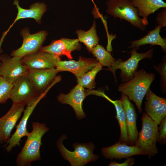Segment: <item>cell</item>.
<instances>
[{"label":"cell","instance_id":"cell-1","mask_svg":"<svg viewBox=\"0 0 166 166\" xmlns=\"http://www.w3.org/2000/svg\"><path fill=\"white\" fill-rule=\"evenodd\" d=\"M32 130L27 136V139L16 159L18 166H30L34 161L41 159L40 148L42 139L49 130L45 123L33 122Z\"/></svg>","mask_w":166,"mask_h":166},{"label":"cell","instance_id":"cell-2","mask_svg":"<svg viewBox=\"0 0 166 166\" xmlns=\"http://www.w3.org/2000/svg\"><path fill=\"white\" fill-rule=\"evenodd\" d=\"M155 78L154 73H148L144 69L139 70L135 72L130 80L121 83L118 90L135 102L138 112L141 113L143 99Z\"/></svg>","mask_w":166,"mask_h":166},{"label":"cell","instance_id":"cell-3","mask_svg":"<svg viewBox=\"0 0 166 166\" xmlns=\"http://www.w3.org/2000/svg\"><path fill=\"white\" fill-rule=\"evenodd\" d=\"M67 137L63 134L57 141L56 145L61 155L65 160L69 162L71 166H83L91 162H95L99 158V156L93 153L95 148L92 142L74 143L73 151L68 150L64 145V140Z\"/></svg>","mask_w":166,"mask_h":166},{"label":"cell","instance_id":"cell-4","mask_svg":"<svg viewBox=\"0 0 166 166\" xmlns=\"http://www.w3.org/2000/svg\"><path fill=\"white\" fill-rule=\"evenodd\" d=\"M106 5V13L114 18L125 20L142 31L145 30L148 21L140 18L132 0H108Z\"/></svg>","mask_w":166,"mask_h":166},{"label":"cell","instance_id":"cell-5","mask_svg":"<svg viewBox=\"0 0 166 166\" xmlns=\"http://www.w3.org/2000/svg\"><path fill=\"white\" fill-rule=\"evenodd\" d=\"M142 128L135 145L145 152L150 159L158 153L156 146L158 124L145 112L141 118Z\"/></svg>","mask_w":166,"mask_h":166},{"label":"cell","instance_id":"cell-6","mask_svg":"<svg viewBox=\"0 0 166 166\" xmlns=\"http://www.w3.org/2000/svg\"><path fill=\"white\" fill-rule=\"evenodd\" d=\"M13 85L10 98L13 103L22 104L27 106L33 105L39 99L45 97L51 87H49L40 95L26 76L19 78Z\"/></svg>","mask_w":166,"mask_h":166},{"label":"cell","instance_id":"cell-7","mask_svg":"<svg viewBox=\"0 0 166 166\" xmlns=\"http://www.w3.org/2000/svg\"><path fill=\"white\" fill-rule=\"evenodd\" d=\"M154 48L151 49L144 53H139L135 49H132L130 52L131 54L130 57L127 60L124 61L122 59H118L116 60L112 66L105 69L111 72L114 75L116 82V71L117 69L121 70L120 77L121 81L127 82L133 77L137 71L139 62L141 60L148 58L151 59L153 56Z\"/></svg>","mask_w":166,"mask_h":166},{"label":"cell","instance_id":"cell-8","mask_svg":"<svg viewBox=\"0 0 166 166\" xmlns=\"http://www.w3.org/2000/svg\"><path fill=\"white\" fill-rule=\"evenodd\" d=\"M22 57L6 54L0 55V76L9 83L13 84L19 78L26 76L28 69L22 63Z\"/></svg>","mask_w":166,"mask_h":166},{"label":"cell","instance_id":"cell-9","mask_svg":"<svg viewBox=\"0 0 166 166\" xmlns=\"http://www.w3.org/2000/svg\"><path fill=\"white\" fill-rule=\"evenodd\" d=\"M23 42L21 47L12 51L11 56L21 57L39 50L47 35L45 30L40 31L34 34H30L28 29H24L21 31Z\"/></svg>","mask_w":166,"mask_h":166},{"label":"cell","instance_id":"cell-10","mask_svg":"<svg viewBox=\"0 0 166 166\" xmlns=\"http://www.w3.org/2000/svg\"><path fill=\"white\" fill-rule=\"evenodd\" d=\"M61 60L59 56L40 50L27 54L21 59L22 63L28 70L55 68L57 62Z\"/></svg>","mask_w":166,"mask_h":166},{"label":"cell","instance_id":"cell-11","mask_svg":"<svg viewBox=\"0 0 166 166\" xmlns=\"http://www.w3.org/2000/svg\"><path fill=\"white\" fill-rule=\"evenodd\" d=\"M25 105L13 103L8 112L0 118V144L6 143L11 132L23 112Z\"/></svg>","mask_w":166,"mask_h":166},{"label":"cell","instance_id":"cell-12","mask_svg":"<svg viewBox=\"0 0 166 166\" xmlns=\"http://www.w3.org/2000/svg\"><path fill=\"white\" fill-rule=\"evenodd\" d=\"M98 63L96 59L86 58L80 56L77 61L73 60L59 61L56 64L55 68L59 72L64 71L70 72L77 78L91 69Z\"/></svg>","mask_w":166,"mask_h":166},{"label":"cell","instance_id":"cell-13","mask_svg":"<svg viewBox=\"0 0 166 166\" xmlns=\"http://www.w3.org/2000/svg\"><path fill=\"white\" fill-rule=\"evenodd\" d=\"M59 72L56 68L28 70L26 76L37 91L42 95L53 83Z\"/></svg>","mask_w":166,"mask_h":166},{"label":"cell","instance_id":"cell-14","mask_svg":"<svg viewBox=\"0 0 166 166\" xmlns=\"http://www.w3.org/2000/svg\"><path fill=\"white\" fill-rule=\"evenodd\" d=\"M87 96L84 88L78 84L74 87L67 94L61 93L57 96L58 101L67 104L73 109L77 119L85 118V114L82 109L83 101Z\"/></svg>","mask_w":166,"mask_h":166},{"label":"cell","instance_id":"cell-15","mask_svg":"<svg viewBox=\"0 0 166 166\" xmlns=\"http://www.w3.org/2000/svg\"><path fill=\"white\" fill-rule=\"evenodd\" d=\"M144 110L158 124L166 117V98L158 96L149 88L146 94Z\"/></svg>","mask_w":166,"mask_h":166},{"label":"cell","instance_id":"cell-16","mask_svg":"<svg viewBox=\"0 0 166 166\" xmlns=\"http://www.w3.org/2000/svg\"><path fill=\"white\" fill-rule=\"evenodd\" d=\"M81 48V45L78 39L62 38L53 41L47 46L41 47L39 50L58 56L65 55L71 60L73 58L71 52L75 50H80Z\"/></svg>","mask_w":166,"mask_h":166},{"label":"cell","instance_id":"cell-17","mask_svg":"<svg viewBox=\"0 0 166 166\" xmlns=\"http://www.w3.org/2000/svg\"><path fill=\"white\" fill-rule=\"evenodd\" d=\"M101 152L105 158L111 160L115 159L120 160L136 155H147L145 152L136 145H129L119 141L112 146L103 147Z\"/></svg>","mask_w":166,"mask_h":166},{"label":"cell","instance_id":"cell-18","mask_svg":"<svg viewBox=\"0 0 166 166\" xmlns=\"http://www.w3.org/2000/svg\"><path fill=\"white\" fill-rule=\"evenodd\" d=\"M120 100L121 101L126 119L129 140L131 145H135L138 136L136 127L137 114L134 105L128 97L121 93Z\"/></svg>","mask_w":166,"mask_h":166},{"label":"cell","instance_id":"cell-19","mask_svg":"<svg viewBox=\"0 0 166 166\" xmlns=\"http://www.w3.org/2000/svg\"><path fill=\"white\" fill-rule=\"evenodd\" d=\"M42 99H40L31 106H27L23 111V115L18 124L16 127V130L6 142L5 150L8 152H10L13 148L16 146H19L21 139L27 136L29 132L27 129V124L30 116L35 108Z\"/></svg>","mask_w":166,"mask_h":166},{"label":"cell","instance_id":"cell-20","mask_svg":"<svg viewBox=\"0 0 166 166\" xmlns=\"http://www.w3.org/2000/svg\"><path fill=\"white\" fill-rule=\"evenodd\" d=\"M94 94L105 98L114 105L116 112V116L115 117L118 122L120 130V136L118 141L131 145L128 136L125 115L121 100L113 101L101 90H95Z\"/></svg>","mask_w":166,"mask_h":166},{"label":"cell","instance_id":"cell-21","mask_svg":"<svg viewBox=\"0 0 166 166\" xmlns=\"http://www.w3.org/2000/svg\"><path fill=\"white\" fill-rule=\"evenodd\" d=\"M161 28L160 26L157 25L142 38L130 42V45L129 48L135 49L137 50L142 45L147 44H150L151 46L159 45L161 47L162 51L166 53V38H162L160 34Z\"/></svg>","mask_w":166,"mask_h":166},{"label":"cell","instance_id":"cell-22","mask_svg":"<svg viewBox=\"0 0 166 166\" xmlns=\"http://www.w3.org/2000/svg\"><path fill=\"white\" fill-rule=\"evenodd\" d=\"M13 3L18 10L17 16L13 24L20 19L26 18H34L38 23H40L42 17L47 10V6L43 2L35 3L31 5L28 9L21 7L19 5L18 0H14Z\"/></svg>","mask_w":166,"mask_h":166},{"label":"cell","instance_id":"cell-23","mask_svg":"<svg viewBox=\"0 0 166 166\" xmlns=\"http://www.w3.org/2000/svg\"><path fill=\"white\" fill-rule=\"evenodd\" d=\"M134 6L137 9L138 15L144 19L160 8H166V3L163 0H132Z\"/></svg>","mask_w":166,"mask_h":166},{"label":"cell","instance_id":"cell-24","mask_svg":"<svg viewBox=\"0 0 166 166\" xmlns=\"http://www.w3.org/2000/svg\"><path fill=\"white\" fill-rule=\"evenodd\" d=\"M76 33L79 42L85 45L89 53H91L93 48L98 44L99 40L97 34L95 20H94L92 27L88 30H77Z\"/></svg>","mask_w":166,"mask_h":166},{"label":"cell","instance_id":"cell-25","mask_svg":"<svg viewBox=\"0 0 166 166\" xmlns=\"http://www.w3.org/2000/svg\"><path fill=\"white\" fill-rule=\"evenodd\" d=\"M91 53L102 66L109 68L113 65L116 60L111 55L110 52L106 50L103 46L98 44L93 48Z\"/></svg>","mask_w":166,"mask_h":166},{"label":"cell","instance_id":"cell-26","mask_svg":"<svg viewBox=\"0 0 166 166\" xmlns=\"http://www.w3.org/2000/svg\"><path fill=\"white\" fill-rule=\"evenodd\" d=\"M99 63L94 68L83 76L77 78V84L84 88L92 89L96 86L95 79L97 73L103 69Z\"/></svg>","mask_w":166,"mask_h":166},{"label":"cell","instance_id":"cell-27","mask_svg":"<svg viewBox=\"0 0 166 166\" xmlns=\"http://www.w3.org/2000/svg\"><path fill=\"white\" fill-rule=\"evenodd\" d=\"M13 85L0 76V104L5 103L10 99Z\"/></svg>","mask_w":166,"mask_h":166},{"label":"cell","instance_id":"cell-28","mask_svg":"<svg viewBox=\"0 0 166 166\" xmlns=\"http://www.w3.org/2000/svg\"><path fill=\"white\" fill-rule=\"evenodd\" d=\"M155 70L160 75V87L162 91L165 93L166 91V57L164 56L161 62L157 66H154Z\"/></svg>","mask_w":166,"mask_h":166},{"label":"cell","instance_id":"cell-29","mask_svg":"<svg viewBox=\"0 0 166 166\" xmlns=\"http://www.w3.org/2000/svg\"><path fill=\"white\" fill-rule=\"evenodd\" d=\"M158 128L157 141L164 145L166 143V117L162 120Z\"/></svg>","mask_w":166,"mask_h":166},{"label":"cell","instance_id":"cell-30","mask_svg":"<svg viewBox=\"0 0 166 166\" xmlns=\"http://www.w3.org/2000/svg\"><path fill=\"white\" fill-rule=\"evenodd\" d=\"M156 20L157 25L162 28L166 26V8H163L157 15Z\"/></svg>","mask_w":166,"mask_h":166},{"label":"cell","instance_id":"cell-31","mask_svg":"<svg viewBox=\"0 0 166 166\" xmlns=\"http://www.w3.org/2000/svg\"><path fill=\"white\" fill-rule=\"evenodd\" d=\"M122 163H119L115 161H111L109 165V166H131L135 162V159L133 157H129Z\"/></svg>","mask_w":166,"mask_h":166},{"label":"cell","instance_id":"cell-32","mask_svg":"<svg viewBox=\"0 0 166 166\" xmlns=\"http://www.w3.org/2000/svg\"><path fill=\"white\" fill-rule=\"evenodd\" d=\"M1 43H2V42H1V43H0V47H1ZM1 64V62H0V65Z\"/></svg>","mask_w":166,"mask_h":166}]
</instances>
